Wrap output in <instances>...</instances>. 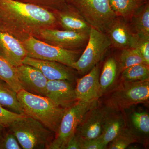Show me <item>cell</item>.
Returning <instances> with one entry per match:
<instances>
[{
  "label": "cell",
  "mask_w": 149,
  "mask_h": 149,
  "mask_svg": "<svg viewBox=\"0 0 149 149\" xmlns=\"http://www.w3.org/2000/svg\"><path fill=\"white\" fill-rule=\"evenodd\" d=\"M59 27L50 10L17 0H0V31L22 42L31 36L36 38L43 29Z\"/></svg>",
  "instance_id": "obj_1"
},
{
  "label": "cell",
  "mask_w": 149,
  "mask_h": 149,
  "mask_svg": "<svg viewBox=\"0 0 149 149\" xmlns=\"http://www.w3.org/2000/svg\"><path fill=\"white\" fill-rule=\"evenodd\" d=\"M19 102L24 114L40 121L56 134L67 109L63 108L46 96L29 93L21 89L17 93Z\"/></svg>",
  "instance_id": "obj_2"
},
{
  "label": "cell",
  "mask_w": 149,
  "mask_h": 149,
  "mask_svg": "<svg viewBox=\"0 0 149 149\" xmlns=\"http://www.w3.org/2000/svg\"><path fill=\"white\" fill-rule=\"evenodd\" d=\"M6 128L16 137L23 149H48L55 136L42 123L27 116Z\"/></svg>",
  "instance_id": "obj_3"
},
{
  "label": "cell",
  "mask_w": 149,
  "mask_h": 149,
  "mask_svg": "<svg viewBox=\"0 0 149 149\" xmlns=\"http://www.w3.org/2000/svg\"><path fill=\"white\" fill-rule=\"evenodd\" d=\"M149 99V80L121 81L105 102V107L109 111H120L134 105L146 103Z\"/></svg>",
  "instance_id": "obj_4"
},
{
  "label": "cell",
  "mask_w": 149,
  "mask_h": 149,
  "mask_svg": "<svg viewBox=\"0 0 149 149\" xmlns=\"http://www.w3.org/2000/svg\"><path fill=\"white\" fill-rule=\"evenodd\" d=\"M68 4L79 13L91 27L106 33L117 17L109 0H67Z\"/></svg>",
  "instance_id": "obj_5"
},
{
  "label": "cell",
  "mask_w": 149,
  "mask_h": 149,
  "mask_svg": "<svg viewBox=\"0 0 149 149\" xmlns=\"http://www.w3.org/2000/svg\"><path fill=\"white\" fill-rule=\"evenodd\" d=\"M22 43L27 51V56L38 59L58 62L72 68L81 54V50L63 49L50 45L32 36L27 38Z\"/></svg>",
  "instance_id": "obj_6"
},
{
  "label": "cell",
  "mask_w": 149,
  "mask_h": 149,
  "mask_svg": "<svg viewBox=\"0 0 149 149\" xmlns=\"http://www.w3.org/2000/svg\"><path fill=\"white\" fill-rule=\"evenodd\" d=\"M111 46L106 33L91 27L85 50L72 68L81 74H87L103 58Z\"/></svg>",
  "instance_id": "obj_7"
},
{
  "label": "cell",
  "mask_w": 149,
  "mask_h": 149,
  "mask_svg": "<svg viewBox=\"0 0 149 149\" xmlns=\"http://www.w3.org/2000/svg\"><path fill=\"white\" fill-rule=\"evenodd\" d=\"M96 101H77L67 109L62 118L54 139L48 149H65L68 143L75 135L77 126L85 113Z\"/></svg>",
  "instance_id": "obj_8"
},
{
  "label": "cell",
  "mask_w": 149,
  "mask_h": 149,
  "mask_svg": "<svg viewBox=\"0 0 149 149\" xmlns=\"http://www.w3.org/2000/svg\"><path fill=\"white\" fill-rule=\"evenodd\" d=\"M89 36L68 30L46 29L42 30L36 38L63 49L82 51L87 45Z\"/></svg>",
  "instance_id": "obj_9"
},
{
  "label": "cell",
  "mask_w": 149,
  "mask_h": 149,
  "mask_svg": "<svg viewBox=\"0 0 149 149\" xmlns=\"http://www.w3.org/2000/svg\"><path fill=\"white\" fill-rule=\"evenodd\" d=\"M97 101L86 113L77 126L75 134L82 140H90L100 137L103 131L107 113L105 107L98 105Z\"/></svg>",
  "instance_id": "obj_10"
},
{
  "label": "cell",
  "mask_w": 149,
  "mask_h": 149,
  "mask_svg": "<svg viewBox=\"0 0 149 149\" xmlns=\"http://www.w3.org/2000/svg\"><path fill=\"white\" fill-rule=\"evenodd\" d=\"M100 67L98 63L87 74L76 80L75 92L77 101H97L102 95L100 83Z\"/></svg>",
  "instance_id": "obj_11"
},
{
  "label": "cell",
  "mask_w": 149,
  "mask_h": 149,
  "mask_svg": "<svg viewBox=\"0 0 149 149\" xmlns=\"http://www.w3.org/2000/svg\"><path fill=\"white\" fill-rule=\"evenodd\" d=\"M44 96L58 106L67 109L77 102L72 82L65 80H48Z\"/></svg>",
  "instance_id": "obj_12"
},
{
  "label": "cell",
  "mask_w": 149,
  "mask_h": 149,
  "mask_svg": "<svg viewBox=\"0 0 149 149\" xmlns=\"http://www.w3.org/2000/svg\"><path fill=\"white\" fill-rule=\"evenodd\" d=\"M106 33L111 45L119 49L135 48L138 36L123 19L117 17L110 24Z\"/></svg>",
  "instance_id": "obj_13"
},
{
  "label": "cell",
  "mask_w": 149,
  "mask_h": 149,
  "mask_svg": "<svg viewBox=\"0 0 149 149\" xmlns=\"http://www.w3.org/2000/svg\"><path fill=\"white\" fill-rule=\"evenodd\" d=\"M15 68L22 89L35 95L45 96L48 80L39 69L24 63Z\"/></svg>",
  "instance_id": "obj_14"
},
{
  "label": "cell",
  "mask_w": 149,
  "mask_h": 149,
  "mask_svg": "<svg viewBox=\"0 0 149 149\" xmlns=\"http://www.w3.org/2000/svg\"><path fill=\"white\" fill-rule=\"evenodd\" d=\"M23 63L39 69L48 80H65L72 83L75 79V74L72 70L73 68L58 62L27 56Z\"/></svg>",
  "instance_id": "obj_15"
},
{
  "label": "cell",
  "mask_w": 149,
  "mask_h": 149,
  "mask_svg": "<svg viewBox=\"0 0 149 149\" xmlns=\"http://www.w3.org/2000/svg\"><path fill=\"white\" fill-rule=\"evenodd\" d=\"M0 56L16 67L23 64L27 54L19 40L7 32L0 31Z\"/></svg>",
  "instance_id": "obj_16"
},
{
  "label": "cell",
  "mask_w": 149,
  "mask_h": 149,
  "mask_svg": "<svg viewBox=\"0 0 149 149\" xmlns=\"http://www.w3.org/2000/svg\"><path fill=\"white\" fill-rule=\"evenodd\" d=\"M53 12L60 26L64 30L90 34L92 27L71 6L67 4L61 9Z\"/></svg>",
  "instance_id": "obj_17"
},
{
  "label": "cell",
  "mask_w": 149,
  "mask_h": 149,
  "mask_svg": "<svg viewBox=\"0 0 149 149\" xmlns=\"http://www.w3.org/2000/svg\"><path fill=\"white\" fill-rule=\"evenodd\" d=\"M107 111L103 131L100 137L107 146L125 128L126 123L124 116L118 111Z\"/></svg>",
  "instance_id": "obj_18"
},
{
  "label": "cell",
  "mask_w": 149,
  "mask_h": 149,
  "mask_svg": "<svg viewBox=\"0 0 149 149\" xmlns=\"http://www.w3.org/2000/svg\"><path fill=\"white\" fill-rule=\"evenodd\" d=\"M130 20L134 33L139 37H149V1L136 11Z\"/></svg>",
  "instance_id": "obj_19"
},
{
  "label": "cell",
  "mask_w": 149,
  "mask_h": 149,
  "mask_svg": "<svg viewBox=\"0 0 149 149\" xmlns=\"http://www.w3.org/2000/svg\"><path fill=\"white\" fill-rule=\"evenodd\" d=\"M118 72L117 60L114 57H109L104 63L100 75V85L102 95L111 89L114 85Z\"/></svg>",
  "instance_id": "obj_20"
},
{
  "label": "cell",
  "mask_w": 149,
  "mask_h": 149,
  "mask_svg": "<svg viewBox=\"0 0 149 149\" xmlns=\"http://www.w3.org/2000/svg\"><path fill=\"white\" fill-rule=\"evenodd\" d=\"M0 104L11 111L24 114L17 98V93L3 80L0 79Z\"/></svg>",
  "instance_id": "obj_21"
},
{
  "label": "cell",
  "mask_w": 149,
  "mask_h": 149,
  "mask_svg": "<svg viewBox=\"0 0 149 149\" xmlns=\"http://www.w3.org/2000/svg\"><path fill=\"white\" fill-rule=\"evenodd\" d=\"M149 0H109L112 10L118 17L130 20L136 10Z\"/></svg>",
  "instance_id": "obj_22"
},
{
  "label": "cell",
  "mask_w": 149,
  "mask_h": 149,
  "mask_svg": "<svg viewBox=\"0 0 149 149\" xmlns=\"http://www.w3.org/2000/svg\"><path fill=\"white\" fill-rule=\"evenodd\" d=\"M0 79L6 82L17 93L22 89L16 68L0 56Z\"/></svg>",
  "instance_id": "obj_23"
},
{
  "label": "cell",
  "mask_w": 149,
  "mask_h": 149,
  "mask_svg": "<svg viewBox=\"0 0 149 149\" xmlns=\"http://www.w3.org/2000/svg\"><path fill=\"white\" fill-rule=\"evenodd\" d=\"M121 72V81H141L149 80V65L144 63L132 65Z\"/></svg>",
  "instance_id": "obj_24"
},
{
  "label": "cell",
  "mask_w": 149,
  "mask_h": 149,
  "mask_svg": "<svg viewBox=\"0 0 149 149\" xmlns=\"http://www.w3.org/2000/svg\"><path fill=\"white\" fill-rule=\"evenodd\" d=\"M121 50L118 62L120 73L125 68L132 65L146 64L141 54L136 48H127Z\"/></svg>",
  "instance_id": "obj_25"
},
{
  "label": "cell",
  "mask_w": 149,
  "mask_h": 149,
  "mask_svg": "<svg viewBox=\"0 0 149 149\" xmlns=\"http://www.w3.org/2000/svg\"><path fill=\"white\" fill-rule=\"evenodd\" d=\"M139 137L131 129L125 128L108 145L107 148L124 149L130 144L138 142Z\"/></svg>",
  "instance_id": "obj_26"
},
{
  "label": "cell",
  "mask_w": 149,
  "mask_h": 149,
  "mask_svg": "<svg viewBox=\"0 0 149 149\" xmlns=\"http://www.w3.org/2000/svg\"><path fill=\"white\" fill-rule=\"evenodd\" d=\"M131 122L134 128L140 133L148 135L149 115L145 111H135L130 116Z\"/></svg>",
  "instance_id": "obj_27"
},
{
  "label": "cell",
  "mask_w": 149,
  "mask_h": 149,
  "mask_svg": "<svg viewBox=\"0 0 149 149\" xmlns=\"http://www.w3.org/2000/svg\"><path fill=\"white\" fill-rule=\"evenodd\" d=\"M41 7L53 12L58 10L67 5V0H17Z\"/></svg>",
  "instance_id": "obj_28"
},
{
  "label": "cell",
  "mask_w": 149,
  "mask_h": 149,
  "mask_svg": "<svg viewBox=\"0 0 149 149\" xmlns=\"http://www.w3.org/2000/svg\"><path fill=\"white\" fill-rule=\"evenodd\" d=\"M27 116L11 111L0 104V123L6 128L12 123L21 120Z\"/></svg>",
  "instance_id": "obj_29"
},
{
  "label": "cell",
  "mask_w": 149,
  "mask_h": 149,
  "mask_svg": "<svg viewBox=\"0 0 149 149\" xmlns=\"http://www.w3.org/2000/svg\"><path fill=\"white\" fill-rule=\"evenodd\" d=\"M15 136L8 130L0 138V149H22Z\"/></svg>",
  "instance_id": "obj_30"
},
{
  "label": "cell",
  "mask_w": 149,
  "mask_h": 149,
  "mask_svg": "<svg viewBox=\"0 0 149 149\" xmlns=\"http://www.w3.org/2000/svg\"><path fill=\"white\" fill-rule=\"evenodd\" d=\"M135 48L139 51L146 64L149 65V37H141L138 36V39Z\"/></svg>",
  "instance_id": "obj_31"
},
{
  "label": "cell",
  "mask_w": 149,
  "mask_h": 149,
  "mask_svg": "<svg viewBox=\"0 0 149 149\" xmlns=\"http://www.w3.org/2000/svg\"><path fill=\"white\" fill-rule=\"evenodd\" d=\"M80 149H107V146L104 143L100 136L90 140H82L80 139Z\"/></svg>",
  "instance_id": "obj_32"
},
{
  "label": "cell",
  "mask_w": 149,
  "mask_h": 149,
  "mask_svg": "<svg viewBox=\"0 0 149 149\" xmlns=\"http://www.w3.org/2000/svg\"><path fill=\"white\" fill-rule=\"evenodd\" d=\"M80 138L75 134L68 143L65 149H80Z\"/></svg>",
  "instance_id": "obj_33"
},
{
  "label": "cell",
  "mask_w": 149,
  "mask_h": 149,
  "mask_svg": "<svg viewBox=\"0 0 149 149\" xmlns=\"http://www.w3.org/2000/svg\"><path fill=\"white\" fill-rule=\"evenodd\" d=\"M6 131V128L0 123V138L1 137Z\"/></svg>",
  "instance_id": "obj_34"
}]
</instances>
